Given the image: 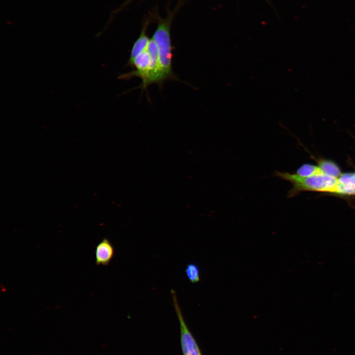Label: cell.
<instances>
[{
  "mask_svg": "<svg viewBox=\"0 0 355 355\" xmlns=\"http://www.w3.org/2000/svg\"><path fill=\"white\" fill-rule=\"evenodd\" d=\"M170 24V20H160L152 37L158 48L159 71L156 84L160 88L167 81L179 80L172 68L174 47L171 42Z\"/></svg>",
  "mask_w": 355,
  "mask_h": 355,
  "instance_id": "obj_1",
  "label": "cell"
},
{
  "mask_svg": "<svg viewBox=\"0 0 355 355\" xmlns=\"http://www.w3.org/2000/svg\"><path fill=\"white\" fill-rule=\"evenodd\" d=\"M273 176L291 183L292 188L288 191V198L293 197L305 191L334 193L338 183L337 178L324 174L303 177L296 173L275 171Z\"/></svg>",
  "mask_w": 355,
  "mask_h": 355,
  "instance_id": "obj_2",
  "label": "cell"
},
{
  "mask_svg": "<svg viewBox=\"0 0 355 355\" xmlns=\"http://www.w3.org/2000/svg\"><path fill=\"white\" fill-rule=\"evenodd\" d=\"M171 293L179 323L180 342L183 355H202L198 343L185 321L175 290L172 289Z\"/></svg>",
  "mask_w": 355,
  "mask_h": 355,
  "instance_id": "obj_3",
  "label": "cell"
},
{
  "mask_svg": "<svg viewBox=\"0 0 355 355\" xmlns=\"http://www.w3.org/2000/svg\"><path fill=\"white\" fill-rule=\"evenodd\" d=\"M95 259L97 265L107 266L114 255V248L107 238L103 239L95 247Z\"/></svg>",
  "mask_w": 355,
  "mask_h": 355,
  "instance_id": "obj_4",
  "label": "cell"
},
{
  "mask_svg": "<svg viewBox=\"0 0 355 355\" xmlns=\"http://www.w3.org/2000/svg\"><path fill=\"white\" fill-rule=\"evenodd\" d=\"M147 26V23H145V24L143 26L142 32L139 37L133 44L131 50L130 57L126 64L127 67H132L134 59L139 54L145 50L147 48V45L150 40L146 35Z\"/></svg>",
  "mask_w": 355,
  "mask_h": 355,
  "instance_id": "obj_5",
  "label": "cell"
},
{
  "mask_svg": "<svg viewBox=\"0 0 355 355\" xmlns=\"http://www.w3.org/2000/svg\"><path fill=\"white\" fill-rule=\"evenodd\" d=\"M319 167L323 174L335 178H339L341 175L339 168L333 162L328 160L321 161L319 163Z\"/></svg>",
  "mask_w": 355,
  "mask_h": 355,
  "instance_id": "obj_6",
  "label": "cell"
},
{
  "mask_svg": "<svg viewBox=\"0 0 355 355\" xmlns=\"http://www.w3.org/2000/svg\"><path fill=\"white\" fill-rule=\"evenodd\" d=\"M296 174L303 177H309L319 174H323L320 168L309 164H306L300 167Z\"/></svg>",
  "mask_w": 355,
  "mask_h": 355,
  "instance_id": "obj_7",
  "label": "cell"
},
{
  "mask_svg": "<svg viewBox=\"0 0 355 355\" xmlns=\"http://www.w3.org/2000/svg\"><path fill=\"white\" fill-rule=\"evenodd\" d=\"M184 271L187 278L191 283H197L200 281V269L196 264L193 263L187 264Z\"/></svg>",
  "mask_w": 355,
  "mask_h": 355,
  "instance_id": "obj_8",
  "label": "cell"
},
{
  "mask_svg": "<svg viewBox=\"0 0 355 355\" xmlns=\"http://www.w3.org/2000/svg\"><path fill=\"white\" fill-rule=\"evenodd\" d=\"M334 193L342 195H355V184L342 183L338 180Z\"/></svg>",
  "mask_w": 355,
  "mask_h": 355,
  "instance_id": "obj_9",
  "label": "cell"
},
{
  "mask_svg": "<svg viewBox=\"0 0 355 355\" xmlns=\"http://www.w3.org/2000/svg\"><path fill=\"white\" fill-rule=\"evenodd\" d=\"M354 184H355V173L354 176Z\"/></svg>",
  "mask_w": 355,
  "mask_h": 355,
  "instance_id": "obj_10",
  "label": "cell"
}]
</instances>
